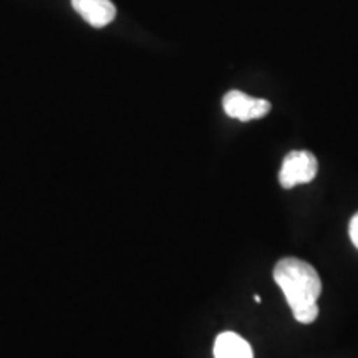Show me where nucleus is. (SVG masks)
I'll return each mask as SVG.
<instances>
[{"label": "nucleus", "mask_w": 358, "mask_h": 358, "mask_svg": "<svg viewBox=\"0 0 358 358\" xmlns=\"http://www.w3.org/2000/svg\"><path fill=\"white\" fill-rule=\"evenodd\" d=\"M214 358H254V352L241 335L224 332L214 343Z\"/></svg>", "instance_id": "39448f33"}, {"label": "nucleus", "mask_w": 358, "mask_h": 358, "mask_svg": "<svg viewBox=\"0 0 358 358\" xmlns=\"http://www.w3.org/2000/svg\"><path fill=\"white\" fill-rule=\"evenodd\" d=\"M222 108L227 116L239 120V122H250L266 116L271 111V103L262 98H252L239 90H232L222 98Z\"/></svg>", "instance_id": "7ed1b4c3"}, {"label": "nucleus", "mask_w": 358, "mask_h": 358, "mask_svg": "<svg viewBox=\"0 0 358 358\" xmlns=\"http://www.w3.org/2000/svg\"><path fill=\"white\" fill-rule=\"evenodd\" d=\"M254 301L259 303V302H261V297H259V295H254Z\"/></svg>", "instance_id": "0eeeda50"}, {"label": "nucleus", "mask_w": 358, "mask_h": 358, "mask_svg": "<svg viewBox=\"0 0 358 358\" xmlns=\"http://www.w3.org/2000/svg\"><path fill=\"white\" fill-rule=\"evenodd\" d=\"M350 239L353 245L358 249V213L352 217L350 221Z\"/></svg>", "instance_id": "423d86ee"}, {"label": "nucleus", "mask_w": 358, "mask_h": 358, "mask_svg": "<svg viewBox=\"0 0 358 358\" xmlns=\"http://www.w3.org/2000/svg\"><path fill=\"white\" fill-rule=\"evenodd\" d=\"M274 280L285 295L295 320L312 324L319 317L322 280L310 264L297 257H284L275 264Z\"/></svg>", "instance_id": "f257e3e1"}, {"label": "nucleus", "mask_w": 358, "mask_h": 358, "mask_svg": "<svg viewBox=\"0 0 358 358\" xmlns=\"http://www.w3.org/2000/svg\"><path fill=\"white\" fill-rule=\"evenodd\" d=\"M71 7L95 29H103L116 17V7L111 0H71Z\"/></svg>", "instance_id": "20e7f679"}, {"label": "nucleus", "mask_w": 358, "mask_h": 358, "mask_svg": "<svg viewBox=\"0 0 358 358\" xmlns=\"http://www.w3.org/2000/svg\"><path fill=\"white\" fill-rule=\"evenodd\" d=\"M317 171H319V161L313 153L306 150L292 151L285 156L282 163L279 182L285 189H292L297 185L310 182L317 176Z\"/></svg>", "instance_id": "f03ea898"}]
</instances>
